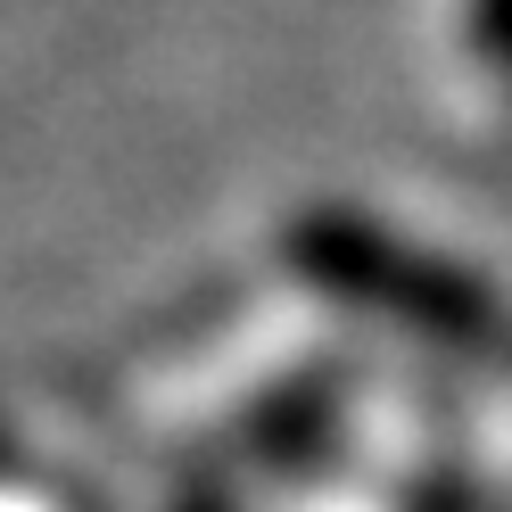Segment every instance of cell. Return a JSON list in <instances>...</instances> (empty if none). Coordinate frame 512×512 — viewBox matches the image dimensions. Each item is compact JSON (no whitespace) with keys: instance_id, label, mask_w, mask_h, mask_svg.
I'll use <instances>...</instances> for the list:
<instances>
[{"instance_id":"cell-1","label":"cell","mask_w":512,"mask_h":512,"mask_svg":"<svg viewBox=\"0 0 512 512\" xmlns=\"http://www.w3.org/2000/svg\"><path fill=\"white\" fill-rule=\"evenodd\" d=\"M504 42H512V0H471V17H463V50L471 58L463 67H504L496 58Z\"/></svg>"}]
</instances>
